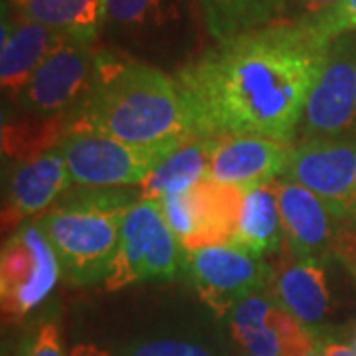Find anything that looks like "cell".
<instances>
[{"instance_id": "7", "label": "cell", "mask_w": 356, "mask_h": 356, "mask_svg": "<svg viewBox=\"0 0 356 356\" xmlns=\"http://www.w3.org/2000/svg\"><path fill=\"white\" fill-rule=\"evenodd\" d=\"M159 204L180 245L191 254L234 242L242 216L243 192L206 177L188 191L161 196Z\"/></svg>"}, {"instance_id": "1", "label": "cell", "mask_w": 356, "mask_h": 356, "mask_svg": "<svg viewBox=\"0 0 356 356\" xmlns=\"http://www.w3.org/2000/svg\"><path fill=\"white\" fill-rule=\"evenodd\" d=\"M331 38L311 22L280 20L216 44L177 72L191 137L289 143Z\"/></svg>"}, {"instance_id": "11", "label": "cell", "mask_w": 356, "mask_h": 356, "mask_svg": "<svg viewBox=\"0 0 356 356\" xmlns=\"http://www.w3.org/2000/svg\"><path fill=\"white\" fill-rule=\"evenodd\" d=\"M285 178L317 194L337 220L356 224V137L303 140Z\"/></svg>"}, {"instance_id": "12", "label": "cell", "mask_w": 356, "mask_h": 356, "mask_svg": "<svg viewBox=\"0 0 356 356\" xmlns=\"http://www.w3.org/2000/svg\"><path fill=\"white\" fill-rule=\"evenodd\" d=\"M186 269L200 299L218 317L234 311L250 295L264 291L273 277L261 257L236 245H212L191 252Z\"/></svg>"}, {"instance_id": "24", "label": "cell", "mask_w": 356, "mask_h": 356, "mask_svg": "<svg viewBox=\"0 0 356 356\" xmlns=\"http://www.w3.org/2000/svg\"><path fill=\"white\" fill-rule=\"evenodd\" d=\"M343 0H283V18L291 22H317Z\"/></svg>"}, {"instance_id": "9", "label": "cell", "mask_w": 356, "mask_h": 356, "mask_svg": "<svg viewBox=\"0 0 356 356\" xmlns=\"http://www.w3.org/2000/svg\"><path fill=\"white\" fill-rule=\"evenodd\" d=\"M60 273L58 255L40 224L20 226L2 248L0 297L4 317L20 321L42 305Z\"/></svg>"}, {"instance_id": "27", "label": "cell", "mask_w": 356, "mask_h": 356, "mask_svg": "<svg viewBox=\"0 0 356 356\" xmlns=\"http://www.w3.org/2000/svg\"><path fill=\"white\" fill-rule=\"evenodd\" d=\"M321 353L323 356H356L355 348L341 343H327L325 346H321Z\"/></svg>"}, {"instance_id": "14", "label": "cell", "mask_w": 356, "mask_h": 356, "mask_svg": "<svg viewBox=\"0 0 356 356\" xmlns=\"http://www.w3.org/2000/svg\"><path fill=\"white\" fill-rule=\"evenodd\" d=\"M72 177L60 149L26 159L14 170L8 184V194L2 208V229H13L22 220L36 216L50 208L60 194L70 186Z\"/></svg>"}, {"instance_id": "22", "label": "cell", "mask_w": 356, "mask_h": 356, "mask_svg": "<svg viewBox=\"0 0 356 356\" xmlns=\"http://www.w3.org/2000/svg\"><path fill=\"white\" fill-rule=\"evenodd\" d=\"M275 301L266 293H254L232 311V334L255 356H283L281 339L271 325Z\"/></svg>"}, {"instance_id": "29", "label": "cell", "mask_w": 356, "mask_h": 356, "mask_svg": "<svg viewBox=\"0 0 356 356\" xmlns=\"http://www.w3.org/2000/svg\"><path fill=\"white\" fill-rule=\"evenodd\" d=\"M307 356H323V353H321V346H317L311 355H307Z\"/></svg>"}, {"instance_id": "3", "label": "cell", "mask_w": 356, "mask_h": 356, "mask_svg": "<svg viewBox=\"0 0 356 356\" xmlns=\"http://www.w3.org/2000/svg\"><path fill=\"white\" fill-rule=\"evenodd\" d=\"M131 206L127 194L89 188L40 218V228L48 236L65 280L76 285L105 281Z\"/></svg>"}, {"instance_id": "26", "label": "cell", "mask_w": 356, "mask_h": 356, "mask_svg": "<svg viewBox=\"0 0 356 356\" xmlns=\"http://www.w3.org/2000/svg\"><path fill=\"white\" fill-rule=\"evenodd\" d=\"M26 356H62L56 325H44Z\"/></svg>"}, {"instance_id": "10", "label": "cell", "mask_w": 356, "mask_h": 356, "mask_svg": "<svg viewBox=\"0 0 356 356\" xmlns=\"http://www.w3.org/2000/svg\"><path fill=\"white\" fill-rule=\"evenodd\" d=\"M356 131V30L331 40L303 113L305 140L341 139Z\"/></svg>"}, {"instance_id": "19", "label": "cell", "mask_w": 356, "mask_h": 356, "mask_svg": "<svg viewBox=\"0 0 356 356\" xmlns=\"http://www.w3.org/2000/svg\"><path fill=\"white\" fill-rule=\"evenodd\" d=\"M216 139L188 137L166 156L140 184V198L159 200L165 194L182 192L198 184L208 175Z\"/></svg>"}, {"instance_id": "4", "label": "cell", "mask_w": 356, "mask_h": 356, "mask_svg": "<svg viewBox=\"0 0 356 356\" xmlns=\"http://www.w3.org/2000/svg\"><path fill=\"white\" fill-rule=\"evenodd\" d=\"M198 0H103L102 30L115 51L163 70L198 56Z\"/></svg>"}, {"instance_id": "2", "label": "cell", "mask_w": 356, "mask_h": 356, "mask_svg": "<svg viewBox=\"0 0 356 356\" xmlns=\"http://www.w3.org/2000/svg\"><path fill=\"white\" fill-rule=\"evenodd\" d=\"M93 131L135 147L180 145L191 137L177 79L115 50L95 51V77L72 129Z\"/></svg>"}, {"instance_id": "13", "label": "cell", "mask_w": 356, "mask_h": 356, "mask_svg": "<svg viewBox=\"0 0 356 356\" xmlns=\"http://www.w3.org/2000/svg\"><path fill=\"white\" fill-rule=\"evenodd\" d=\"M291 153L287 143L264 137H218L206 177L248 192L285 175Z\"/></svg>"}, {"instance_id": "6", "label": "cell", "mask_w": 356, "mask_h": 356, "mask_svg": "<svg viewBox=\"0 0 356 356\" xmlns=\"http://www.w3.org/2000/svg\"><path fill=\"white\" fill-rule=\"evenodd\" d=\"M180 145L135 147L102 133L76 131L67 133L58 149L64 154L72 182L88 188H119L140 186Z\"/></svg>"}, {"instance_id": "8", "label": "cell", "mask_w": 356, "mask_h": 356, "mask_svg": "<svg viewBox=\"0 0 356 356\" xmlns=\"http://www.w3.org/2000/svg\"><path fill=\"white\" fill-rule=\"evenodd\" d=\"M89 38L65 36L30 77L16 103L32 119L74 117L88 99L95 77Z\"/></svg>"}, {"instance_id": "20", "label": "cell", "mask_w": 356, "mask_h": 356, "mask_svg": "<svg viewBox=\"0 0 356 356\" xmlns=\"http://www.w3.org/2000/svg\"><path fill=\"white\" fill-rule=\"evenodd\" d=\"M206 30L216 44L280 22L283 0H198Z\"/></svg>"}, {"instance_id": "21", "label": "cell", "mask_w": 356, "mask_h": 356, "mask_svg": "<svg viewBox=\"0 0 356 356\" xmlns=\"http://www.w3.org/2000/svg\"><path fill=\"white\" fill-rule=\"evenodd\" d=\"M18 8L24 20L60 34L93 40L102 26L103 0H22Z\"/></svg>"}, {"instance_id": "30", "label": "cell", "mask_w": 356, "mask_h": 356, "mask_svg": "<svg viewBox=\"0 0 356 356\" xmlns=\"http://www.w3.org/2000/svg\"><path fill=\"white\" fill-rule=\"evenodd\" d=\"M248 356H255V355H248Z\"/></svg>"}, {"instance_id": "5", "label": "cell", "mask_w": 356, "mask_h": 356, "mask_svg": "<svg viewBox=\"0 0 356 356\" xmlns=\"http://www.w3.org/2000/svg\"><path fill=\"white\" fill-rule=\"evenodd\" d=\"M182 252L159 200L140 198L123 220L119 250L103 285L107 291H117L143 280L175 277L186 266Z\"/></svg>"}, {"instance_id": "25", "label": "cell", "mask_w": 356, "mask_h": 356, "mask_svg": "<svg viewBox=\"0 0 356 356\" xmlns=\"http://www.w3.org/2000/svg\"><path fill=\"white\" fill-rule=\"evenodd\" d=\"M311 24L318 26V30H323L331 40L344 32L356 30V0H343L334 10Z\"/></svg>"}, {"instance_id": "16", "label": "cell", "mask_w": 356, "mask_h": 356, "mask_svg": "<svg viewBox=\"0 0 356 356\" xmlns=\"http://www.w3.org/2000/svg\"><path fill=\"white\" fill-rule=\"evenodd\" d=\"M269 285L273 301L307 329L317 327L327 317L331 307V291L323 259L295 257V261L273 273Z\"/></svg>"}, {"instance_id": "23", "label": "cell", "mask_w": 356, "mask_h": 356, "mask_svg": "<svg viewBox=\"0 0 356 356\" xmlns=\"http://www.w3.org/2000/svg\"><path fill=\"white\" fill-rule=\"evenodd\" d=\"M127 356H216V353L200 341L161 337L137 344Z\"/></svg>"}, {"instance_id": "18", "label": "cell", "mask_w": 356, "mask_h": 356, "mask_svg": "<svg viewBox=\"0 0 356 356\" xmlns=\"http://www.w3.org/2000/svg\"><path fill=\"white\" fill-rule=\"evenodd\" d=\"M283 243L285 229L281 220L275 180L243 192L240 226L229 245H236L255 257H264L266 254L277 252Z\"/></svg>"}, {"instance_id": "28", "label": "cell", "mask_w": 356, "mask_h": 356, "mask_svg": "<svg viewBox=\"0 0 356 356\" xmlns=\"http://www.w3.org/2000/svg\"><path fill=\"white\" fill-rule=\"evenodd\" d=\"M70 356H109L107 353H103L99 350L97 346H86V344H79L76 346L74 350H72V355Z\"/></svg>"}, {"instance_id": "17", "label": "cell", "mask_w": 356, "mask_h": 356, "mask_svg": "<svg viewBox=\"0 0 356 356\" xmlns=\"http://www.w3.org/2000/svg\"><path fill=\"white\" fill-rule=\"evenodd\" d=\"M67 34L54 32L46 26L30 20L2 22V50H0V81L4 93L16 102L26 83L40 64Z\"/></svg>"}, {"instance_id": "15", "label": "cell", "mask_w": 356, "mask_h": 356, "mask_svg": "<svg viewBox=\"0 0 356 356\" xmlns=\"http://www.w3.org/2000/svg\"><path fill=\"white\" fill-rule=\"evenodd\" d=\"M275 191L289 254L299 259H323L334 243L332 220L337 218L329 212L317 194L299 182L287 178L275 180Z\"/></svg>"}]
</instances>
